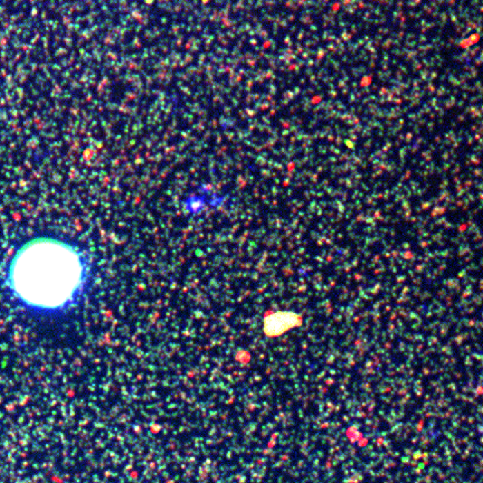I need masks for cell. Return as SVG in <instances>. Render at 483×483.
<instances>
[{
    "instance_id": "obj_1",
    "label": "cell",
    "mask_w": 483,
    "mask_h": 483,
    "mask_svg": "<svg viewBox=\"0 0 483 483\" xmlns=\"http://www.w3.org/2000/svg\"><path fill=\"white\" fill-rule=\"evenodd\" d=\"M86 263L71 243L41 236L21 245L7 268V286L21 306L39 315L68 313L82 298Z\"/></svg>"
},
{
    "instance_id": "obj_2",
    "label": "cell",
    "mask_w": 483,
    "mask_h": 483,
    "mask_svg": "<svg viewBox=\"0 0 483 483\" xmlns=\"http://www.w3.org/2000/svg\"><path fill=\"white\" fill-rule=\"evenodd\" d=\"M300 324V317L295 313H277L266 319L264 331L268 336H280L282 333Z\"/></svg>"
}]
</instances>
